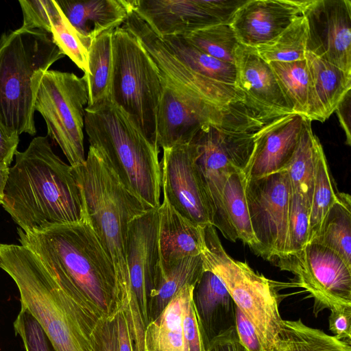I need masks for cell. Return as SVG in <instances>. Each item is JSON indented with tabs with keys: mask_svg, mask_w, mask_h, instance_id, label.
I'll return each instance as SVG.
<instances>
[{
	"mask_svg": "<svg viewBox=\"0 0 351 351\" xmlns=\"http://www.w3.org/2000/svg\"><path fill=\"white\" fill-rule=\"evenodd\" d=\"M10 167L2 206L25 232L87 219L72 167L53 151L45 136L16 151Z\"/></svg>",
	"mask_w": 351,
	"mask_h": 351,
	"instance_id": "1",
	"label": "cell"
},
{
	"mask_svg": "<svg viewBox=\"0 0 351 351\" xmlns=\"http://www.w3.org/2000/svg\"><path fill=\"white\" fill-rule=\"evenodd\" d=\"M0 267L14 281L21 308L35 318L56 351H93L99 319L71 282L48 271L22 245L0 243Z\"/></svg>",
	"mask_w": 351,
	"mask_h": 351,
	"instance_id": "2",
	"label": "cell"
},
{
	"mask_svg": "<svg viewBox=\"0 0 351 351\" xmlns=\"http://www.w3.org/2000/svg\"><path fill=\"white\" fill-rule=\"evenodd\" d=\"M19 241L39 258L51 273L78 291L99 319L119 312L114 266L87 219L25 232L17 228Z\"/></svg>",
	"mask_w": 351,
	"mask_h": 351,
	"instance_id": "3",
	"label": "cell"
},
{
	"mask_svg": "<svg viewBox=\"0 0 351 351\" xmlns=\"http://www.w3.org/2000/svg\"><path fill=\"white\" fill-rule=\"evenodd\" d=\"M72 171L82 191L87 220L114 266L121 311L130 298V224L149 208L123 185L103 155L90 145L84 164L72 167Z\"/></svg>",
	"mask_w": 351,
	"mask_h": 351,
	"instance_id": "4",
	"label": "cell"
},
{
	"mask_svg": "<svg viewBox=\"0 0 351 351\" xmlns=\"http://www.w3.org/2000/svg\"><path fill=\"white\" fill-rule=\"evenodd\" d=\"M84 129L90 145L103 155L123 185L147 208H158L161 193L158 145L111 99L86 107Z\"/></svg>",
	"mask_w": 351,
	"mask_h": 351,
	"instance_id": "5",
	"label": "cell"
},
{
	"mask_svg": "<svg viewBox=\"0 0 351 351\" xmlns=\"http://www.w3.org/2000/svg\"><path fill=\"white\" fill-rule=\"evenodd\" d=\"M65 56L51 34L20 27L0 38V123L10 134L36 133L34 104L43 74Z\"/></svg>",
	"mask_w": 351,
	"mask_h": 351,
	"instance_id": "6",
	"label": "cell"
},
{
	"mask_svg": "<svg viewBox=\"0 0 351 351\" xmlns=\"http://www.w3.org/2000/svg\"><path fill=\"white\" fill-rule=\"evenodd\" d=\"M200 256L204 270L213 272L220 279L237 306L254 325L265 351H274L283 319L271 281L254 271L246 262L232 258L213 225L204 227Z\"/></svg>",
	"mask_w": 351,
	"mask_h": 351,
	"instance_id": "7",
	"label": "cell"
},
{
	"mask_svg": "<svg viewBox=\"0 0 351 351\" xmlns=\"http://www.w3.org/2000/svg\"><path fill=\"white\" fill-rule=\"evenodd\" d=\"M162 90L159 70L149 53L128 30L122 26L116 28L112 33L110 99L156 144Z\"/></svg>",
	"mask_w": 351,
	"mask_h": 351,
	"instance_id": "8",
	"label": "cell"
},
{
	"mask_svg": "<svg viewBox=\"0 0 351 351\" xmlns=\"http://www.w3.org/2000/svg\"><path fill=\"white\" fill-rule=\"evenodd\" d=\"M263 125L247 121L210 125L192 140L198 149L197 162L213 206V226L233 242L237 239L223 211V189L230 174L247 168L254 147V132Z\"/></svg>",
	"mask_w": 351,
	"mask_h": 351,
	"instance_id": "9",
	"label": "cell"
},
{
	"mask_svg": "<svg viewBox=\"0 0 351 351\" xmlns=\"http://www.w3.org/2000/svg\"><path fill=\"white\" fill-rule=\"evenodd\" d=\"M87 81L73 73L47 71L41 77L34 110L45 121L48 136L60 147L70 166L85 161L84 128Z\"/></svg>",
	"mask_w": 351,
	"mask_h": 351,
	"instance_id": "10",
	"label": "cell"
},
{
	"mask_svg": "<svg viewBox=\"0 0 351 351\" xmlns=\"http://www.w3.org/2000/svg\"><path fill=\"white\" fill-rule=\"evenodd\" d=\"M158 208H149L134 219L127 241L130 298L123 311L133 351H145V332L149 324L150 292L160 271Z\"/></svg>",
	"mask_w": 351,
	"mask_h": 351,
	"instance_id": "11",
	"label": "cell"
},
{
	"mask_svg": "<svg viewBox=\"0 0 351 351\" xmlns=\"http://www.w3.org/2000/svg\"><path fill=\"white\" fill-rule=\"evenodd\" d=\"M246 198L257 255L271 260L288 253L291 191L286 171L247 180Z\"/></svg>",
	"mask_w": 351,
	"mask_h": 351,
	"instance_id": "12",
	"label": "cell"
},
{
	"mask_svg": "<svg viewBox=\"0 0 351 351\" xmlns=\"http://www.w3.org/2000/svg\"><path fill=\"white\" fill-rule=\"evenodd\" d=\"M161 167L163 198L182 217L195 225H213V210L197 162L193 141L164 148Z\"/></svg>",
	"mask_w": 351,
	"mask_h": 351,
	"instance_id": "13",
	"label": "cell"
},
{
	"mask_svg": "<svg viewBox=\"0 0 351 351\" xmlns=\"http://www.w3.org/2000/svg\"><path fill=\"white\" fill-rule=\"evenodd\" d=\"M278 266L293 274L319 308L351 305V267L328 248L308 243L301 251L278 258Z\"/></svg>",
	"mask_w": 351,
	"mask_h": 351,
	"instance_id": "14",
	"label": "cell"
},
{
	"mask_svg": "<svg viewBox=\"0 0 351 351\" xmlns=\"http://www.w3.org/2000/svg\"><path fill=\"white\" fill-rule=\"evenodd\" d=\"M122 27L139 40L154 61L160 75L174 86L223 108L245 104L244 95L236 86L205 77L182 62L132 10Z\"/></svg>",
	"mask_w": 351,
	"mask_h": 351,
	"instance_id": "15",
	"label": "cell"
},
{
	"mask_svg": "<svg viewBox=\"0 0 351 351\" xmlns=\"http://www.w3.org/2000/svg\"><path fill=\"white\" fill-rule=\"evenodd\" d=\"M306 51L351 73V1L306 0Z\"/></svg>",
	"mask_w": 351,
	"mask_h": 351,
	"instance_id": "16",
	"label": "cell"
},
{
	"mask_svg": "<svg viewBox=\"0 0 351 351\" xmlns=\"http://www.w3.org/2000/svg\"><path fill=\"white\" fill-rule=\"evenodd\" d=\"M236 86L245 105L263 123L294 113L269 62L254 48L240 45L235 53Z\"/></svg>",
	"mask_w": 351,
	"mask_h": 351,
	"instance_id": "17",
	"label": "cell"
},
{
	"mask_svg": "<svg viewBox=\"0 0 351 351\" xmlns=\"http://www.w3.org/2000/svg\"><path fill=\"white\" fill-rule=\"evenodd\" d=\"M305 117L292 113L265 123L254 132V147L244 171L247 180L284 171L298 146Z\"/></svg>",
	"mask_w": 351,
	"mask_h": 351,
	"instance_id": "18",
	"label": "cell"
},
{
	"mask_svg": "<svg viewBox=\"0 0 351 351\" xmlns=\"http://www.w3.org/2000/svg\"><path fill=\"white\" fill-rule=\"evenodd\" d=\"M132 10L160 38L221 24L210 0H130Z\"/></svg>",
	"mask_w": 351,
	"mask_h": 351,
	"instance_id": "19",
	"label": "cell"
},
{
	"mask_svg": "<svg viewBox=\"0 0 351 351\" xmlns=\"http://www.w3.org/2000/svg\"><path fill=\"white\" fill-rule=\"evenodd\" d=\"M304 2L247 0L230 25L241 45L255 48L274 40L301 16Z\"/></svg>",
	"mask_w": 351,
	"mask_h": 351,
	"instance_id": "20",
	"label": "cell"
},
{
	"mask_svg": "<svg viewBox=\"0 0 351 351\" xmlns=\"http://www.w3.org/2000/svg\"><path fill=\"white\" fill-rule=\"evenodd\" d=\"M193 302L204 349L215 338L235 327V303L220 279L204 270L193 292Z\"/></svg>",
	"mask_w": 351,
	"mask_h": 351,
	"instance_id": "21",
	"label": "cell"
},
{
	"mask_svg": "<svg viewBox=\"0 0 351 351\" xmlns=\"http://www.w3.org/2000/svg\"><path fill=\"white\" fill-rule=\"evenodd\" d=\"M308 92L306 118L324 122L351 89V73L306 51Z\"/></svg>",
	"mask_w": 351,
	"mask_h": 351,
	"instance_id": "22",
	"label": "cell"
},
{
	"mask_svg": "<svg viewBox=\"0 0 351 351\" xmlns=\"http://www.w3.org/2000/svg\"><path fill=\"white\" fill-rule=\"evenodd\" d=\"M56 1L87 49L101 34L121 27L132 10L130 0Z\"/></svg>",
	"mask_w": 351,
	"mask_h": 351,
	"instance_id": "23",
	"label": "cell"
},
{
	"mask_svg": "<svg viewBox=\"0 0 351 351\" xmlns=\"http://www.w3.org/2000/svg\"><path fill=\"white\" fill-rule=\"evenodd\" d=\"M160 269L165 270L189 256H199L204 227L191 222L163 198L158 208Z\"/></svg>",
	"mask_w": 351,
	"mask_h": 351,
	"instance_id": "24",
	"label": "cell"
},
{
	"mask_svg": "<svg viewBox=\"0 0 351 351\" xmlns=\"http://www.w3.org/2000/svg\"><path fill=\"white\" fill-rule=\"evenodd\" d=\"M194 287L186 285L182 288L160 315L147 325L145 351H186L182 315L184 302Z\"/></svg>",
	"mask_w": 351,
	"mask_h": 351,
	"instance_id": "25",
	"label": "cell"
},
{
	"mask_svg": "<svg viewBox=\"0 0 351 351\" xmlns=\"http://www.w3.org/2000/svg\"><path fill=\"white\" fill-rule=\"evenodd\" d=\"M204 271L201 256H189L165 270H160L149 300V324L156 319L178 291L186 285H195Z\"/></svg>",
	"mask_w": 351,
	"mask_h": 351,
	"instance_id": "26",
	"label": "cell"
},
{
	"mask_svg": "<svg viewBox=\"0 0 351 351\" xmlns=\"http://www.w3.org/2000/svg\"><path fill=\"white\" fill-rule=\"evenodd\" d=\"M322 147L313 132L311 121L305 118L299 142L286 171L291 193L299 194L311 207L315 169L318 151Z\"/></svg>",
	"mask_w": 351,
	"mask_h": 351,
	"instance_id": "27",
	"label": "cell"
},
{
	"mask_svg": "<svg viewBox=\"0 0 351 351\" xmlns=\"http://www.w3.org/2000/svg\"><path fill=\"white\" fill-rule=\"evenodd\" d=\"M247 176L243 171L230 174L223 189L222 205L228 224L237 240L248 245L258 254V243L255 237L246 198Z\"/></svg>",
	"mask_w": 351,
	"mask_h": 351,
	"instance_id": "28",
	"label": "cell"
},
{
	"mask_svg": "<svg viewBox=\"0 0 351 351\" xmlns=\"http://www.w3.org/2000/svg\"><path fill=\"white\" fill-rule=\"evenodd\" d=\"M274 351H351V343L307 326L300 319L283 320Z\"/></svg>",
	"mask_w": 351,
	"mask_h": 351,
	"instance_id": "29",
	"label": "cell"
},
{
	"mask_svg": "<svg viewBox=\"0 0 351 351\" xmlns=\"http://www.w3.org/2000/svg\"><path fill=\"white\" fill-rule=\"evenodd\" d=\"M113 31L101 34L93 41L88 49V73L84 74L88 86L86 106H95L110 99Z\"/></svg>",
	"mask_w": 351,
	"mask_h": 351,
	"instance_id": "30",
	"label": "cell"
},
{
	"mask_svg": "<svg viewBox=\"0 0 351 351\" xmlns=\"http://www.w3.org/2000/svg\"><path fill=\"white\" fill-rule=\"evenodd\" d=\"M311 243L328 248L351 267V198L349 194L338 193L337 200L327 214L319 234Z\"/></svg>",
	"mask_w": 351,
	"mask_h": 351,
	"instance_id": "31",
	"label": "cell"
},
{
	"mask_svg": "<svg viewBox=\"0 0 351 351\" xmlns=\"http://www.w3.org/2000/svg\"><path fill=\"white\" fill-rule=\"evenodd\" d=\"M160 38L167 48L193 71L212 80L236 86L235 64L224 62L204 53L182 36H167Z\"/></svg>",
	"mask_w": 351,
	"mask_h": 351,
	"instance_id": "32",
	"label": "cell"
},
{
	"mask_svg": "<svg viewBox=\"0 0 351 351\" xmlns=\"http://www.w3.org/2000/svg\"><path fill=\"white\" fill-rule=\"evenodd\" d=\"M307 23L303 15L270 42L255 47L266 62H289L305 60Z\"/></svg>",
	"mask_w": 351,
	"mask_h": 351,
	"instance_id": "33",
	"label": "cell"
},
{
	"mask_svg": "<svg viewBox=\"0 0 351 351\" xmlns=\"http://www.w3.org/2000/svg\"><path fill=\"white\" fill-rule=\"evenodd\" d=\"M338 193L322 146L316 160L312 203L311 206L308 243L319 234L330 209L337 202Z\"/></svg>",
	"mask_w": 351,
	"mask_h": 351,
	"instance_id": "34",
	"label": "cell"
},
{
	"mask_svg": "<svg viewBox=\"0 0 351 351\" xmlns=\"http://www.w3.org/2000/svg\"><path fill=\"white\" fill-rule=\"evenodd\" d=\"M269 64L293 112L306 118L308 92L306 60L289 62H270Z\"/></svg>",
	"mask_w": 351,
	"mask_h": 351,
	"instance_id": "35",
	"label": "cell"
},
{
	"mask_svg": "<svg viewBox=\"0 0 351 351\" xmlns=\"http://www.w3.org/2000/svg\"><path fill=\"white\" fill-rule=\"evenodd\" d=\"M189 43L224 62L234 64L241 45L230 24H218L182 36Z\"/></svg>",
	"mask_w": 351,
	"mask_h": 351,
	"instance_id": "36",
	"label": "cell"
},
{
	"mask_svg": "<svg viewBox=\"0 0 351 351\" xmlns=\"http://www.w3.org/2000/svg\"><path fill=\"white\" fill-rule=\"evenodd\" d=\"M50 34L64 56H67L84 74H87L88 49L58 5L51 21Z\"/></svg>",
	"mask_w": 351,
	"mask_h": 351,
	"instance_id": "37",
	"label": "cell"
},
{
	"mask_svg": "<svg viewBox=\"0 0 351 351\" xmlns=\"http://www.w3.org/2000/svg\"><path fill=\"white\" fill-rule=\"evenodd\" d=\"M311 207L298 193H291L288 228V253L301 251L308 243Z\"/></svg>",
	"mask_w": 351,
	"mask_h": 351,
	"instance_id": "38",
	"label": "cell"
},
{
	"mask_svg": "<svg viewBox=\"0 0 351 351\" xmlns=\"http://www.w3.org/2000/svg\"><path fill=\"white\" fill-rule=\"evenodd\" d=\"M13 326L25 351H56L40 324L23 308H21Z\"/></svg>",
	"mask_w": 351,
	"mask_h": 351,
	"instance_id": "39",
	"label": "cell"
},
{
	"mask_svg": "<svg viewBox=\"0 0 351 351\" xmlns=\"http://www.w3.org/2000/svg\"><path fill=\"white\" fill-rule=\"evenodd\" d=\"M23 16L21 27L39 29L50 34L51 21L58 10L55 0H21L19 1Z\"/></svg>",
	"mask_w": 351,
	"mask_h": 351,
	"instance_id": "40",
	"label": "cell"
},
{
	"mask_svg": "<svg viewBox=\"0 0 351 351\" xmlns=\"http://www.w3.org/2000/svg\"><path fill=\"white\" fill-rule=\"evenodd\" d=\"M193 291L183 306L182 326L186 351H205L198 320L193 302Z\"/></svg>",
	"mask_w": 351,
	"mask_h": 351,
	"instance_id": "41",
	"label": "cell"
},
{
	"mask_svg": "<svg viewBox=\"0 0 351 351\" xmlns=\"http://www.w3.org/2000/svg\"><path fill=\"white\" fill-rule=\"evenodd\" d=\"M93 351H119L116 317L99 321L93 333Z\"/></svg>",
	"mask_w": 351,
	"mask_h": 351,
	"instance_id": "42",
	"label": "cell"
},
{
	"mask_svg": "<svg viewBox=\"0 0 351 351\" xmlns=\"http://www.w3.org/2000/svg\"><path fill=\"white\" fill-rule=\"evenodd\" d=\"M235 328L241 342L248 351H265L254 325L237 305Z\"/></svg>",
	"mask_w": 351,
	"mask_h": 351,
	"instance_id": "43",
	"label": "cell"
},
{
	"mask_svg": "<svg viewBox=\"0 0 351 351\" xmlns=\"http://www.w3.org/2000/svg\"><path fill=\"white\" fill-rule=\"evenodd\" d=\"M351 305L330 309L329 330L339 340L351 343Z\"/></svg>",
	"mask_w": 351,
	"mask_h": 351,
	"instance_id": "44",
	"label": "cell"
},
{
	"mask_svg": "<svg viewBox=\"0 0 351 351\" xmlns=\"http://www.w3.org/2000/svg\"><path fill=\"white\" fill-rule=\"evenodd\" d=\"M205 351H248L241 342L236 328L232 327L213 339Z\"/></svg>",
	"mask_w": 351,
	"mask_h": 351,
	"instance_id": "45",
	"label": "cell"
},
{
	"mask_svg": "<svg viewBox=\"0 0 351 351\" xmlns=\"http://www.w3.org/2000/svg\"><path fill=\"white\" fill-rule=\"evenodd\" d=\"M19 136L8 132L0 123V162L10 167L17 151Z\"/></svg>",
	"mask_w": 351,
	"mask_h": 351,
	"instance_id": "46",
	"label": "cell"
},
{
	"mask_svg": "<svg viewBox=\"0 0 351 351\" xmlns=\"http://www.w3.org/2000/svg\"><path fill=\"white\" fill-rule=\"evenodd\" d=\"M350 100V91H349L335 110L340 125L346 134V143L348 145H351Z\"/></svg>",
	"mask_w": 351,
	"mask_h": 351,
	"instance_id": "47",
	"label": "cell"
},
{
	"mask_svg": "<svg viewBox=\"0 0 351 351\" xmlns=\"http://www.w3.org/2000/svg\"><path fill=\"white\" fill-rule=\"evenodd\" d=\"M118 329L119 351H133L132 340L125 317L119 311L117 315Z\"/></svg>",
	"mask_w": 351,
	"mask_h": 351,
	"instance_id": "48",
	"label": "cell"
},
{
	"mask_svg": "<svg viewBox=\"0 0 351 351\" xmlns=\"http://www.w3.org/2000/svg\"><path fill=\"white\" fill-rule=\"evenodd\" d=\"M9 166L4 163L0 162V204L1 205L3 201L4 191L9 175Z\"/></svg>",
	"mask_w": 351,
	"mask_h": 351,
	"instance_id": "49",
	"label": "cell"
}]
</instances>
